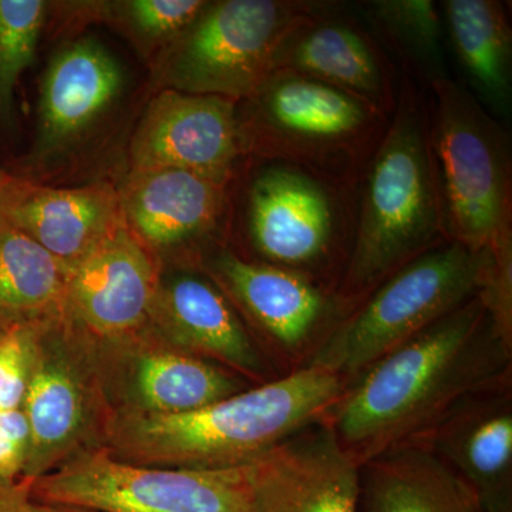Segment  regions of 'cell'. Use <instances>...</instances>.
I'll return each instance as SVG.
<instances>
[{
	"label": "cell",
	"instance_id": "1",
	"mask_svg": "<svg viewBox=\"0 0 512 512\" xmlns=\"http://www.w3.org/2000/svg\"><path fill=\"white\" fill-rule=\"evenodd\" d=\"M511 356L476 296L367 367L323 423L365 466L419 440L468 397L510 383Z\"/></svg>",
	"mask_w": 512,
	"mask_h": 512
},
{
	"label": "cell",
	"instance_id": "2",
	"mask_svg": "<svg viewBox=\"0 0 512 512\" xmlns=\"http://www.w3.org/2000/svg\"><path fill=\"white\" fill-rule=\"evenodd\" d=\"M349 384L346 377L301 366L194 412L128 410L111 423L110 453L147 467H245L299 431L325 421Z\"/></svg>",
	"mask_w": 512,
	"mask_h": 512
},
{
	"label": "cell",
	"instance_id": "3",
	"mask_svg": "<svg viewBox=\"0 0 512 512\" xmlns=\"http://www.w3.org/2000/svg\"><path fill=\"white\" fill-rule=\"evenodd\" d=\"M448 241L429 143L427 90L402 73L386 133L356 185V224L335 295L345 316L404 265Z\"/></svg>",
	"mask_w": 512,
	"mask_h": 512
},
{
	"label": "cell",
	"instance_id": "4",
	"mask_svg": "<svg viewBox=\"0 0 512 512\" xmlns=\"http://www.w3.org/2000/svg\"><path fill=\"white\" fill-rule=\"evenodd\" d=\"M389 121L353 94L289 72L272 73L238 103L245 156L292 164L343 188H356Z\"/></svg>",
	"mask_w": 512,
	"mask_h": 512
},
{
	"label": "cell",
	"instance_id": "5",
	"mask_svg": "<svg viewBox=\"0 0 512 512\" xmlns=\"http://www.w3.org/2000/svg\"><path fill=\"white\" fill-rule=\"evenodd\" d=\"M426 90L431 168L446 237L485 251L512 231L510 136L453 77Z\"/></svg>",
	"mask_w": 512,
	"mask_h": 512
},
{
	"label": "cell",
	"instance_id": "6",
	"mask_svg": "<svg viewBox=\"0 0 512 512\" xmlns=\"http://www.w3.org/2000/svg\"><path fill=\"white\" fill-rule=\"evenodd\" d=\"M490 249L444 242L404 265L336 323L302 366L352 382L367 367L476 298Z\"/></svg>",
	"mask_w": 512,
	"mask_h": 512
},
{
	"label": "cell",
	"instance_id": "7",
	"mask_svg": "<svg viewBox=\"0 0 512 512\" xmlns=\"http://www.w3.org/2000/svg\"><path fill=\"white\" fill-rule=\"evenodd\" d=\"M258 165L249 174L244 208L249 248L258 256L254 261L305 276L335 293L355 235L356 188L339 187L281 161Z\"/></svg>",
	"mask_w": 512,
	"mask_h": 512
},
{
	"label": "cell",
	"instance_id": "8",
	"mask_svg": "<svg viewBox=\"0 0 512 512\" xmlns=\"http://www.w3.org/2000/svg\"><path fill=\"white\" fill-rule=\"evenodd\" d=\"M318 0L208 2L165 56L170 90L247 100L274 73L279 45Z\"/></svg>",
	"mask_w": 512,
	"mask_h": 512
},
{
	"label": "cell",
	"instance_id": "9",
	"mask_svg": "<svg viewBox=\"0 0 512 512\" xmlns=\"http://www.w3.org/2000/svg\"><path fill=\"white\" fill-rule=\"evenodd\" d=\"M30 498L96 512H254L247 466H138L106 450L77 454L32 481Z\"/></svg>",
	"mask_w": 512,
	"mask_h": 512
},
{
	"label": "cell",
	"instance_id": "10",
	"mask_svg": "<svg viewBox=\"0 0 512 512\" xmlns=\"http://www.w3.org/2000/svg\"><path fill=\"white\" fill-rule=\"evenodd\" d=\"M275 72L311 77L392 116L399 99V69L352 3L318 0L284 37Z\"/></svg>",
	"mask_w": 512,
	"mask_h": 512
},
{
	"label": "cell",
	"instance_id": "11",
	"mask_svg": "<svg viewBox=\"0 0 512 512\" xmlns=\"http://www.w3.org/2000/svg\"><path fill=\"white\" fill-rule=\"evenodd\" d=\"M134 171H191L234 183L245 156L238 103L165 90L148 107L131 144Z\"/></svg>",
	"mask_w": 512,
	"mask_h": 512
},
{
	"label": "cell",
	"instance_id": "12",
	"mask_svg": "<svg viewBox=\"0 0 512 512\" xmlns=\"http://www.w3.org/2000/svg\"><path fill=\"white\" fill-rule=\"evenodd\" d=\"M247 468L254 512H360L362 467L323 421Z\"/></svg>",
	"mask_w": 512,
	"mask_h": 512
},
{
	"label": "cell",
	"instance_id": "13",
	"mask_svg": "<svg viewBox=\"0 0 512 512\" xmlns=\"http://www.w3.org/2000/svg\"><path fill=\"white\" fill-rule=\"evenodd\" d=\"M215 278L272 345L288 356L316 348L345 318L335 293L305 276L220 252Z\"/></svg>",
	"mask_w": 512,
	"mask_h": 512
},
{
	"label": "cell",
	"instance_id": "14",
	"mask_svg": "<svg viewBox=\"0 0 512 512\" xmlns=\"http://www.w3.org/2000/svg\"><path fill=\"white\" fill-rule=\"evenodd\" d=\"M412 444L450 468L478 507H512L511 382L468 397Z\"/></svg>",
	"mask_w": 512,
	"mask_h": 512
},
{
	"label": "cell",
	"instance_id": "15",
	"mask_svg": "<svg viewBox=\"0 0 512 512\" xmlns=\"http://www.w3.org/2000/svg\"><path fill=\"white\" fill-rule=\"evenodd\" d=\"M158 286L146 249L119 224L70 271L66 306L90 332L120 338L150 318Z\"/></svg>",
	"mask_w": 512,
	"mask_h": 512
},
{
	"label": "cell",
	"instance_id": "16",
	"mask_svg": "<svg viewBox=\"0 0 512 512\" xmlns=\"http://www.w3.org/2000/svg\"><path fill=\"white\" fill-rule=\"evenodd\" d=\"M150 318L180 352L244 375L265 373L264 360L227 295L207 279L180 275L158 286Z\"/></svg>",
	"mask_w": 512,
	"mask_h": 512
},
{
	"label": "cell",
	"instance_id": "17",
	"mask_svg": "<svg viewBox=\"0 0 512 512\" xmlns=\"http://www.w3.org/2000/svg\"><path fill=\"white\" fill-rule=\"evenodd\" d=\"M229 185L191 171H134L121 208L134 231L154 247L211 237L224 224Z\"/></svg>",
	"mask_w": 512,
	"mask_h": 512
},
{
	"label": "cell",
	"instance_id": "18",
	"mask_svg": "<svg viewBox=\"0 0 512 512\" xmlns=\"http://www.w3.org/2000/svg\"><path fill=\"white\" fill-rule=\"evenodd\" d=\"M0 215L67 269L90 254L119 225L117 200L104 188L28 190L10 180Z\"/></svg>",
	"mask_w": 512,
	"mask_h": 512
},
{
	"label": "cell",
	"instance_id": "19",
	"mask_svg": "<svg viewBox=\"0 0 512 512\" xmlns=\"http://www.w3.org/2000/svg\"><path fill=\"white\" fill-rule=\"evenodd\" d=\"M123 87L114 57L93 40L62 50L43 80L36 156L59 150L86 130Z\"/></svg>",
	"mask_w": 512,
	"mask_h": 512
},
{
	"label": "cell",
	"instance_id": "20",
	"mask_svg": "<svg viewBox=\"0 0 512 512\" xmlns=\"http://www.w3.org/2000/svg\"><path fill=\"white\" fill-rule=\"evenodd\" d=\"M444 29L467 89L495 119L507 121L512 110V35L507 6L500 0H446Z\"/></svg>",
	"mask_w": 512,
	"mask_h": 512
},
{
	"label": "cell",
	"instance_id": "21",
	"mask_svg": "<svg viewBox=\"0 0 512 512\" xmlns=\"http://www.w3.org/2000/svg\"><path fill=\"white\" fill-rule=\"evenodd\" d=\"M22 410L30 436L22 478L32 483L55 470L86 427V393L66 356L39 346Z\"/></svg>",
	"mask_w": 512,
	"mask_h": 512
},
{
	"label": "cell",
	"instance_id": "22",
	"mask_svg": "<svg viewBox=\"0 0 512 512\" xmlns=\"http://www.w3.org/2000/svg\"><path fill=\"white\" fill-rule=\"evenodd\" d=\"M471 493L426 447L404 446L362 466L360 512H477Z\"/></svg>",
	"mask_w": 512,
	"mask_h": 512
},
{
	"label": "cell",
	"instance_id": "23",
	"mask_svg": "<svg viewBox=\"0 0 512 512\" xmlns=\"http://www.w3.org/2000/svg\"><path fill=\"white\" fill-rule=\"evenodd\" d=\"M69 271L0 215V332L66 306Z\"/></svg>",
	"mask_w": 512,
	"mask_h": 512
},
{
	"label": "cell",
	"instance_id": "24",
	"mask_svg": "<svg viewBox=\"0 0 512 512\" xmlns=\"http://www.w3.org/2000/svg\"><path fill=\"white\" fill-rule=\"evenodd\" d=\"M360 18L402 73L427 89L447 79L444 19L433 0H363L353 3Z\"/></svg>",
	"mask_w": 512,
	"mask_h": 512
},
{
	"label": "cell",
	"instance_id": "25",
	"mask_svg": "<svg viewBox=\"0 0 512 512\" xmlns=\"http://www.w3.org/2000/svg\"><path fill=\"white\" fill-rule=\"evenodd\" d=\"M244 384L214 363L180 350H154L134 370L137 410L156 414L194 412L242 392Z\"/></svg>",
	"mask_w": 512,
	"mask_h": 512
},
{
	"label": "cell",
	"instance_id": "26",
	"mask_svg": "<svg viewBox=\"0 0 512 512\" xmlns=\"http://www.w3.org/2000/svg\"><path fill=\"white\" fill-rule=\"evenodd\" d=\"M45 16L42 0H0V116L12 113L19 77L33 62Z\"/></svg>",
	"mask_w": 512,
	"mask_h": 512
},
{
	"label": "cell",
	"instance_id": "27",
	"mask_svg": "<svg viewBox=\"0 0 512 512\" xmlns=\"http://www.w3.org/2000/svg\"><path fill=\"white\" fill-rule=\"evenodd\" d=\"M37 349L33 325L10 326L0 332V412L22 409Z\"/></svg>",
	"mask_w": 512,
	"mask_h": 512
},
{
	"label": "cell",
	"instance_id": "28",
	"mask_svg": "<svg viewBox=\"0 0 512 512\" xmlns=\"http://www.w3.org/2000/svg\"><path fill=\"white\" fill-rule=\"evenodd\" d=\"M477 296L483 302L495 335L512 353V231L490 248V261Z\"/></svg>",
	"mask_w": 512,
	"mask_h": 512
},
{
	"label": "cell",
	"instance_id": "29",
	"mask_svg": "<svg viewBox=\"0 0 512 512\" xmlns=\"http://www.w3.org/2000/svg\"><path fill=\"white\" fill-rule=\"evenodd\" d=\"M207 3L202 0H133L126 3V10L138 32L173 40L197 19Z\"/></svg>",
	"mask_w": 512,
	"mask_h": 512
},
{
	"label": "cell",
	"instance_id": "30",
	"mask_svg": "<svg viewBox=\"0 0 512 512\" xmlns=\"http://www.w3.org/2000/svg\"><path fill=\"white\" fill-rule=\"evenodd\" d=\"M29 426L23 410L0 412V478L19 480L29 454Z\"/></svg>",
	"mask_w": 512,
	"mask_h": 512
},
{
	"label": "cell",
	"instance_id": "31",
	"mask_svg": "<svg viewBox=\"0 0 512 512\" xmlns=\"http://www.w3.org/2000/svg\"><path fill=\"white\" fill-rule=\"evenodd\" d=\"M30 481L0 478V512H28Z\"/></svg>",
	"mask_w": 512,
	"mask_h": 512
},
{
	"label": "cell",
	"instance_id": "32",
	"mask_svg": "<svg viewBox=\"0 0 512 512\" xmlns=\"http://www.w3.org/2000/svg\"><path fill=\"white\" fill-rule=\"evenodd\" d=\"M28 512H96L84 510V508L69 507V505H57L40 503L30 498L28 504Z\"/></svg>",
	"mask_w": 512,
	"mask_h": 512
},
{
	"label": "cell",
	"instance_id": "33",
	"mask_svg": "<svg viewBox=\"0 0 512 512\" xmlns=\"http://www.w3.org/2000/svg\"><path fill=\"white\" fill-rule=\"evenodd\" d=\"M10 180H12V178L8 177V175L0 170V200H2L3 192H5L6 187H8Z\"/></svg>",
	"mask_w": 512,
	"mask_h": 512
},
{
	"label": "cell",
	"instance_id": "34",
	"mask_svg": "<svg viewBox=\"0 0 512 512\" xmlns=\"http://www.w3.org/2000/svg\"><path fill=\"white\" fill-rule=\"evenodd\" d=\"M477 512H512V507H501V508L478 507Z\"/></svg>",
	"mask_w": 512,
	"mask_h": 512
}]
</instances>
